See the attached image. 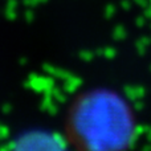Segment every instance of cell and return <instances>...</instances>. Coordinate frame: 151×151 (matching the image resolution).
Returning a JSON list of instances; mask_svg holds the SVG:
<instances>
[{"label": "cell", "mask_w": 151, "mask_h": 151, "mask_svg": "<svg viewBox=\"0 0 151 151\" xmlns=\"http://www.w3.org/2000/svg\"><path fill=\"white\" fill-rule=\"evenodd\" d=\"M63 137L77 150H126L139 137V121L131 102L109 86L81 90L64 115Z\"/></svg>", "instance_id": "obj_1"}]
</instances>
